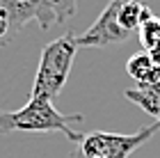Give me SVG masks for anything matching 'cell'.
<instances>
[{
  "label": "cell",
  "mask_w": 160,
  "mask_h": 158,
  "mask_svg": "<svg viewBox=\"0 0 160 158\" xmlns=\"http://www.w3.org/2000/svg\"><path fill=\"white\" fill-rule=\"evenodd\" d=\"M82 115H62L53 101L30 99L18 110H0V135L9 133H64L71 142H82L85 135L73 131V124H80Z\"/></svg>",
  "instance_id": "6da1fadb"
},
{
  "label": "cell",
  "mask_w": 160,
  "mask_h": 158,
  "mask_svg": "<svg viewBox=\"0 0 160 158\" xmlns=\"http://www.w3.org/2000/svg\"><path fill=\"white\" fill-rule=\"evenodd\" d=\"M76 53H78V41H76L73 32H67L62 37H57L55 41H50L41 51L30 99L53 101V99L60 96L64 85L69 80L71 64L76 60Z\"/></svg>",
  "instance_id": "7a4b0ae2"
},
{
  "label": "cell",
  "mask_w": 160,
  "mask_h": 158,
  "mask_svg": "<svg viewBox=\"0 0 160 158\" xmlns=\"http://www.w3.org/2000/svg\"><path fill=\"white\" fill-rule=\"evenodd\" d=\"M160 131V124L153 121L151 126H144L135 133H103V131H94L89 135H85L82 142L78 145V149L71 158H128L133 151H137L140 147H144L147 142Z\"/></svg>",
  "instance_id": "3957f363"
},
{
  "label": "cell",
  "mask_w": 160,
  "mask_h": 158,
  "mask_svg": "<svg viewBox=\"0 0 160 158\" xmlns=\"http://www.w3.org/2000/svg\"><path fill=\"white\" fill-rule=\"evenodd\" d=\"M78 0H39L37 23L46 30L50 25H64L76 16Z\"/></svg>",
  "instance_id": "277c9868"
},
{
  "label": "cell",
  "mask_w": 160,
  "mask_h": 158,
  "mask_svg": "<svg viewBox=\"0 0 160 158\" xmlns=\"http://www.w3.org/2000/svg\"><path fill=\"white\" fill-rule=\"evenodd\" d=\"M126 74L137 83V87H147L160 83V64H156L147 51H140L126 62Z\"/></svg>",
  "instance_id": "5b68a950"
},
{
  "label": "cell",
  "mask_w": 160,
  "mask_h": 158,
  "mask_svg": "<svg viewBox=\"0 0 160 158\" xmlns=\"http://www.w3.org/2000/svg\"><path fill=\"white\" fill-rule=\"evenodd\" d=\"M123 96L130 103L140 105L147 115H151L158 124H160V83L156 85H147V87H135V89H126Z\"/></svg>",
  "instance_id": "8992f818"
},
{
  "label": "cell",
  "mask_w": 160,
  "mask_h": 158,
  "mask_svg": "<svg viewBox=\"0 0 160 158\" xmlns=\"http://www.w3.org/2000/svg\"><path fill=\"white\" fill-rule=\"evenodd\" d=\"M137 37H140L142 51H147L153 57V62L160 64V16H151L147 23H142Z\"/></svg>",
  "instance_id": "52a82bcc"
},
{
  "label": "cell",
  "mask_w": 160,
  "mask_h": 158,
  "mask_svg": "<svg viewBox=\"0 0 160 158\" xmlns=\"http://www.w3.org/2000/svg\"><path fill=\"white\" fill-rule=\"evenodd\" d=\"M96 158H101V156H96Z\"/></svg>",
  "instance_id": "ba28073f"
}]
</instances>
